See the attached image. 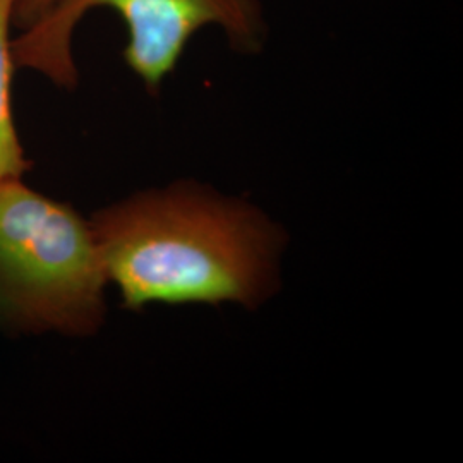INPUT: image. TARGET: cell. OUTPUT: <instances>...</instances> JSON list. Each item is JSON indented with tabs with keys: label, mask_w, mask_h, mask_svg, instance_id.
<instances>
[{
	"label": "cell",
	"mask_w": 463,
	"mask_h": 463,
	"mask_svg": "<svg viewBox=\"0 0 463 463\" xmlns=\"http://www.w3.org/2000/svg\"><path fill=\"white\" fill-rule=\"evenodd\" d=\"M90 223L107 280L128 309L151 302L256 307L277 290L280 227L198 184L136 194Z\"/></svg>",
	"instance_id": "obj_1"
},
{
	"label": "cell",
	"mask_w": 463,
	"mask_h": 463,
	"mask_svg": "<svg viewBox=\"0 0 463 463\" xmlns=\"http://www.w3.org/2000/svg\"><path fill=\"white\" fill-rule=\"evenodd\" d=\"M107 273L91 223L21 179L0 183V328L97 333Z\"/></svg>",
	"instance_id": "obj_2"
},
{
	"label": "cell",
	"mask_w": 463,
	"mask_h": 463,
	"mask_svg": "<svg viewBox=\"0 0 463 463\" xmlns=\"http://www.w3.org/2000/svg\"><path fill=\"white\" fill-rule=\"evenodd\" d=\"M97 7L114 9L124 19L129 30L124 61L153 95L177 66L191 36L206 26L222 30L232 49L246 55L260 53L268 40L260 0H55L13 38L16 67L33 69L72 90L78 84L74 30Z\"/></svg>",
	"instance_id": "obj_3"
},
{
	"label": "cell",
	"mask_w": 463,
	"mask_h": 463,
	"mask_svg": "<svg viewBox=\"0 0 463 463\" xmlns=\"http://www.w3.org/2000/svg\"><path fill=\"white\" fill-rule=\"evenodd\" d=\"M17 0H0V183L21 179L32 164L19 143L11 105V83L14 74L13 38Z\"/></svg>",
	"instance_id": "obj_4"
},
{
	"label": "cell",
	"mask_w": 463,
	"mask_h": 463,
	"mask_svg": "<svg viewBox=\"0 0 463 463\" xmlns=\"http://www.w3.org/2000/svg\"><path fill=\"white\" fill-rule=\"evenodd\" d=\"M55 0H17L14 11V26L19 30L28 28L42 16Z\"/></svg>",
	"instance_id": "obj_5"
}]
</instances>
